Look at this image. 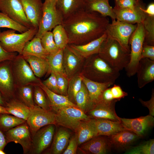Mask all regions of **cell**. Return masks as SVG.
Here are the masks:
<instances>
[{
  "label": "cell",
  "instance_id": "obj_1",
  "mask_svg": "<svg viewBox=\"0 0 154 154\" xmlns=\"http://www.w3.org/2000/svg\"><path fill=\"white\" fill-rule=\"evenodd\" d=\"M109 23L107 17L83 9L64 20L62 25L68 35V44L82 45L102 36Z\"/></svg>",
  "mask_w": 154,
  "mask_h": 154
},
{
  "label": "cell",
  "instance_id": "obj_2",
  "mask_svg": "<svg viewBox=\"0 0 154 154\" xmlns=\"http://www.w3.org/2000/svg\"><path fill=\"white\" fill-rule=\"evenodd\" d=\"M80 72L92 80L113 84L120 75L119 71L112 68L98 53L85 60Z\"/></svg>",
  "mask_w": 154,
  "mask_h": 154
},
{
  "label": "cell",
  "instance_id": "obj_3",
  "mask_svg": "<svg viewBox=\"0 0 154 154\" xmlns=\"http://www.w3.org/2000/svg\"><path fill=\"white\" fill-rule=\"evenodd\" d=\"M98 54L119 71L125 68L130 60V52L125 50L116 41L107 36L102 43Z\"/></svg>",
  "mask_w": 154,
  "mask_h": 154
},
{
  "label": "cell",
  "instance_id": "obj_4",
  "mask_svg": "<svg viewBox=\"0 0 154 154\" xmlns=\"http://www.w3.org/2000/svg\"><path fill=\"white\" fill-rule=\"evenodd\" d=\"M38 30L32 27L20 33H17L15 31L12 29L2 32L0 30V43L6 51L21 54L26 44L35 36Z\"/></svg>",
  "mask_w": 154,
  "mask_h": 154
},
{
  "label": "cell",
  "instance_id": "obj_5",
  "mask_svg": "<svg viewBox=\"0 0 154 154\" xmlns=\"http://www.w3.org/2000/svg\"><path fill=\"white\" fill-rule=\"evenodd\" d=\"M145 31L142 23L137 24V27L131 35L129 40L130 60L124 68L127 76L130 77L136 74L145 39Z\"/></svg>",
  "mask_w": 154,
  "mask_h": 154
},
{
  "label": "cell",
  "instance_id": "obj_6",
  "mask_svg": "<svg viewBox=\"0 0 154 154\" xmlns=\"http://www.w3.org/2000/svg\"><path fill=\"white\" fill-rule=\"evenodd\" d=\"M56 124L75 131L82 121L90 118L83 110L75 106H64L53 110Z\"/></svg>",
  "mask_w": 154,
  "mask_h": 154
},
{
  "label": "cell",
  "instance_id": "obj_7",
  "mask_svg": "<svg viewBox=\"0 0 154 154\" xmlns=\"http://www.w3.org/2000/svg\"><path fill=\"white\" fill-rule=\"evenodd\" d=\"M12 72L15 85L18 87L38 85L41 81L34 74L23 56L19 54L11 61Z\"/></svg>",
  "mask_w": 154,
  "mask_h": 154
},
{
  "label": "cell",
  "instance_id": "obj_8",
  "mask_svg": "<svg viewBox=\"0 0 154 154\" xmlns=\"http://www.w3.org/2000/svg\"><path fill=\"white\" fill-rule=\"evenodd\" d=\"M56 0H45L43 3L42 16L35 36L41 39L46 32L51 31L56 26L62 24L63 19L58 10Z\"/></svg>",
  "mask_w": 154,
  "mask_h": 154
},
{
  "label": "cell",
  "instance_id": "obj_9",
  "mask_svg": "<svg viewBox=\"0 0 154 154\" xmlns=\"http://www.w3.org/2000/svg\"><path fill=\"white\" fill-rule=\"evenodd\" d=\"M137 26V24L112 20L107 26L105 33L108 37L116 41L125 50L130 52L129 39Z\"/></svg>",
  "mask_w": 154,
  "mask_h": 154
},
{
  "label": "cell",
  "instance_id": "obj_10",
  "mask_svg": "<svg viewBox=\"0 0 154 154\" xmlns=\"http://www.w3.org/2000/svg\"><path fill=\"white\" fill-rule=\"evenodd\" d=\"M30 108L26 121L33 136L42 127L50 124H56L54 113L44 110L37 105Z\"/></svg>",
  "mask_w": 154,
  "mask_h": 154
},
{
  "label": "cell",
  "instance_id": "obj_11",
  "mask_svg": "<svg viewBox=\"0 0 154 154\" xmlns=\"http://www.w3.org/2000/svg\"><path fill=\"white\" fill-rule=\"evenodd\" d=\"M0 12L29 29L33 27L27 18L21 0H0Z\"/></svg>",
  "mask_w": 154,
  "mask_h": 154
},
{
  "label": "cell",
  "instance_id": "obj_12",
  "mask_svg": "<svg viewBox=\"0 0 154 154\" xmlns=\"http://www.w3.org/2000/svg\"><path fill=\"white\" fill-rule=\"evenodd\" d=\"M29 129V126L23 123L7 131L5 135L7 143L11 142L19 143L22 147L24 153H28L33 145Z\"/></svg>",
  "mask_w": 154,
  "mask_h": 154
},
{
  "label": "cell",
  "instance_id": "obj_13",
  "mask_svg": "<svg viewBox=\"0 0 154 154\" xmlns=\"http://www.w3.org/2000/svg\"><path fill=\"white\" fill-rule=\"evenodd\" d=\"M120 120L126 130L134 133L139 137L144 136L153 127L154 123L153 116L149 115L133 119L120 118Z\"/></svg>",
  "mask_w": 154,
  "mask_h": 154
},
{
  "label": "cell",
  "instance_id": "obj_14",
  "mask_svg": "<svg viewBox=\"0 0 154 154\" xmlns=\"http://www.w3.org/2000/svg\"><path fill=\"white\" fill-rule=\"evenodd\" d=\"M11 61L0 62V92L5 101L12 96L15 87Z\"/></svg>",
  "mask_w": 154,
  "mask_h": 154
},
{
  "label": "cell",
  "instance_id": "obj_15",
  "mask_svg": "<svg viewBox=\"0 0 154 154\" xmlns=\"http://www.w3.org/2000/svg\"><path fill=\"white\" fill-rule=\"evenodd\" d=\"M141 5L133 8H123L116 6L113 8L116 19L132 24L142 23L147 15Z\"/></svg>",
  "mask_w": 154,
  "mask_h": 154
},
{
  "label": "cell",
  "instance_id": "obj_16",
  "mask_svg": "<svg viewBox=\"0 0 154 154\" xmlns=\"http://www.w3.org/2000/svg\"><path fill=\"white\" fill-rule=\"evenodd\" d=\"M54 124H50L39 129L34 135L32 147L35 154L42 153L51 143L54 134Z\"/></svg>",
  "mask_w": 154,
  "mask_h": 154
},
{
  "label": "cell",
  "instance_id": "obj_17",
  "mask_svg": "<svg viewBox=\"0 0 154 154\" xmlns=\"http://www.w3.org/2000/svg\"><path fill=\"white\" fill-rule=\"evenodd\" d=\"M84 60L75 54L67 46L63 49V68L68 79L80 72Z\"/></svg>",
  "mask_w": 154,
  "mask_h": 154
},
{
  "label": "cell",
  "instance_id": "obj_18",
  "mask_svg": "<svg viewBox=\"0 0 154 154\" xmlns=\"http://www.w3.org/2000/svg\"><path fill=\"white\" fill-rule=\"evenodd\" d=\"M117 100L110 102L101 100L96 104L94 108L88 112L90 116L94 119H102L120 121V117L117 115L115 105Z\"/></svg>",
  "mask_w": 154,
  "mask_h": 154
},
{
  "label": "cell",
  "instance_id": "obj_19",
  "mask_svg": "<svg viewBox=\"0 0 154 154\" xmlns=\"http://www.w3.org/2000/svg\"><path fill=\"white\" fill-rule=\"evenodd\" d=\"M107 37L105 33L100 38L86 44H68L67 46L77 56L85 60L93 54L98 53L102 43Z\"/></svg>",
  "mask_w": 154,
  "mask_h": 154
},
{
  "label": "cell",
  "instance_id": "obj_20",
  "mask_svg": "<svg viewBox=\"0 0 154 154\" xmlns=\"http://www.w3.org/2000/svg\"><path fill=\"white\" fill-rule=\"evenodd\" d=\"M27 18L33 27L38 29L41 18L43 3L42 0H21Z\"/></svg>",
  "mask_w": 154,
  "mask_h": 154
},
{
  "label": "cell",
  "instance_id": "obj_21",
  "mask_svg": "<svg viewBox=\"0 0 154 154\" xmlns=\"http://www.w3.org/2000/svg\"><path fill=\"white\" fill-rule=\"evenodd\" d=\"M104 136H98L88 141L80 148L85 154H105L110 150L111 144L108 138Z\"/></svg>",
  "mask_w": 154,
  "mask_h": 154
},
{
  "label": "cell",
  "instance_id": "obj_22",
  "mask_svg": "<svg viewBox=\"0 0 154 154\" xmlns=\"http://www.w3.org/2000/svg\"><path fill=\"white\" fill-rule=\"evenodd\" d=\"M138 87L142 88L154 80V61L141 58L136 71Z\"/></svg>",
  "mask_w": 154,
  "mask_h": 154
},
{
  "label": "cell",
  "instance_id": "obj_23",
  "mask_svg": "<svg viewBox=\"0 0 154 154\" xmlns=\"http://www.w3.org/2000/svg\"><path fill=\"white\" fill-rule=\"evenodd\" d=\"M98 136L110 137L127 130L120 121L93 118Z\"/></svg>",
  "mask_w": 154,
  "mask_h": 154
},
{
  "label": "cell",
  "instance_id": "obj_24",
  "mask_svg": "<svg viewBox=\"0 0 154 154\" xmlns=\"http://www.w3.org/2000/svg\"><path fill=\"white\" fill-rule=\"evenodd\" d=\"M86 2V0H57L56 6L64 21L76 12L85 9Z\"/></svg>",
  "mask_w": 154,
  "mask_h": 154
},
{
  "label": "cell",
  "instance_id": "obj_25",
  "mask_svg": "<svg viewBox=\"0 0 154 154\" xmlns=\"http://www.w3.org/2000/svg\"><path fill=\"white\" fill-rule=\"evenodd\" d=\"M74 132L78 145L98 136L93 118L81 121Z\"/></svg>",
  "mask_w": 154,
  "mask_h": 154
},
{
  "label": "cell",
  "instance_id": "obj_26",
  "mask_svg": "<svg viewBox=\"0 0 154 154\" xmlns=\"http://www.w3.org/2000/svg\"><path fill=\"white\" fill-rule=\"evenodd\" d=\"M82 82L88 90L91 101L95 105L102 100V95L104 91L113 84L110 83L95 82L83 76Z\"/></svg>",
  "mask_w": 154,
  "mask_h": 154
},
{
  "label": "cell",
  "instance_id": "obj_27",
  "mask_svg": "<svg viewBox=\"0 0 154 154\" xmlns=\"http://www.w3.org/2000/svg\"><path fill=\"white\" fill-rule=\"evenodd\" d=\"M49 54L42 46L41 39L35 36L25 44L21 55L33 56L46 59Z\"/></svg>",
  "mask_w": 154,
  "mask_h": 154
},
{
  "label": "cell",
  "instance_id": "obj_28",
  "mask_svg": "<svg viewBox=\"0 0 154 154\" xmlns=\"http://www.w3.org/2000/svg\"><path fill=\"white\" fill-rule=\"evenodd\" d=\"M38 85L47 96L49 100L50 108L53 110L62 107H77L76 104L70 100L67 96L61 95L51 91L45 87L41 81Z\"/></svg>",
  "mask_w": 154,
  "mask_h": 154
},
{
  "label": "cell",
  "instance_id": "obj_29",
  "mask_svg": "<svg viewBox=\"0 0 154 154\" xmlns=\"http://www.w3.org/2000/svg\"><path fill=\"white\" fill-rule=\"evenodd\" d=\"M139 137L134 133L125 130L109 137L108 139L111 146L123 148L134 143Z\"/></svg>",
  "mask_w": 154,
  "mask_h": 154
},
{
  "label": "cell",
  "instance_id": "obj_30",
  "mask_svg": "<svg viewBox=\"0 0 154 154\" xmlns=\"http://www.w3.org/2000/svg\"><path fill=\"white\" fill-rule=\"evenodd\" d=\"M109 0H90L86 1L85 9L91 12H96L106 17L116 19L113 8L110 5Z\"/></svg>",
  "mask_w": 154,
  "mask_h": 154
},
{
  "label": "cell",
  "instance_id": "obj_31",
  "mask_svg": "<svg viewBox=\"0 0 154 154\" xmlns=\"http://www.w3.org/2000/svg\"><path fill=\"white\" fill-rule=\"evenodd\" d=\"M9 114L26 121L29 116L30 108L24 103L16 99L6 102L5 107Z\"/></svg>",
  "mask_w": 154,
  "mask_h": 154
},
{
  "label": "cell",
  "instance_id": "obj_32",
  "mask_svg": "<svg viewBox=\"0 0 154 154\" xmlns=\"http://www.w3.org/2000/svg\"><path fill=\"white\" fill-rule=\"evenodd\" d=\"M23 56L36 77L41 78L49 72V66L47 59L33 56Z\"/></svg>",
  "mask_w": 154,
  "mask_h": 154
},
{
  "label": "cell",
  "instance_id": "obj_33",
  "mask_svg": "<svg viewBox=\"0 0 154 154\" xmlns=\"http://www.w3.org/2000/svg\"><path fill=\"white\" fill-rule=\"evenodd\" d=\"M70 136L69 132L65 129H58L55 135L51 148V153H61L67 147Z\"/></svg>",
  "mask_w": 154,
  "mask_h": 154
},
{
  "label": "cell",
  "instance_id": "obj_34",
  "mask_svg": "<svg viewBox=\"0 0 154 154\" xmlns=\"http://www.w3.org/2000/svg\"><path fill=\"white\" fill-rule=\"evenodd\" d=\"M75 104L78 108L85 112L90 110L95 106L91 101L88 90L83 82L80 90L76 95Z\"/></svg>",
  "mask_w": 154,
  "mask_h": 154
},
{
  "label": "cell",
  "instance_id": "obj_35",
  "mask_svg": "<svg viewBox=\"0 0 154 154\" xmlns=\"http://www.w3.org/2000/svg\"><path fill=\"white\" fill-rule=\"evenodd\" d=\"M82 76L78 73L68 79L67 96L70 100L75 104V97L82 83Z\"/></svg>",
  "mask_w": 154,
  "mask_h": 154
},
{
  "label": "cell",
  "instance_id": "obj_36",
  "mask_svg": "<svg viewBox=\"0 0 154 154\" xmlns=\"http://www.w3.org/2000/svg\"><path fill=\"white\" fill-rule=\"evenodd\" d=\"M63 49H59L56 53L49 54L48 56L46 59L50 72H52L65 74L63 68Z\"/></svg>",
  "mask_w": 154,
  "mask_h": 154
},
{
  "label": "cell",
  "instance_id": "obj_37",
  "mask_svg": "<svg viewBox=\"0 0 154 154\" xmlns=\"http://www.w3.org/2000/svg\"><path fill=\"white\" fill-rule=\"evenodd\" d=\"M25 120L7 114H0V130L7 131L9 129L23 124Z\"/></svg>",
  "mask_w": 154,
  "mask_h": 154
},
{
  "label": "cell",
  "instance_id": "obj_38",
  "mask_svg": "<svg viewBox=\"0 0 154 154\" xmlns=\"http://www.w3.org/2000/svg\"><path fill=\"white\" fill-rule=\"evenodd\" d=\"M52 32L55 43L59 49H64L68 43V38L62 25L56 26Z\"/></svg>",
  "mask_w": 154,
  "mask_h": 154
},
{
  "label": "cell",
  "instance_id": "obj_39",
  "mask_svg": "<svg viewBox=\"0 0 154 154\" xmlns=\"http://www.w3.org/2000/svg\"><path fill=\"white\" fill-rule=\"evenodd\" d=\"M142 23L145 35L144 44L154 45V17L147 15Z\"/></svg>",
  "mask_w": 154,
  "mask_h": 154
},
{
  "label": "cell",
  "instance_id": "obj_40",
  "mask_svg": "<svg viewBox=\"0 0 154 154\" xmlns=\"http://www.w3.org/2000/svg\"><path fill=\"white\" fill-rule=\"evenodd\" d=\"M0 28H6L17 31L20 33L29 30L28 28L17 22L0 12Z\"/></svg>",
  "mask_w": 154,
  "mask_h": 154
},
{
  "label": "cell",
  "instance_id": "obj_41",
  "mask_svg": "<svg viewBox=\"0 0 154 154\" xmlns=\"http://www.w3.org/2000/svg\"><path fill=\"white\" fill-rule=\"evenodd\" d=\"M125 154H154V139H150L127 149Z\"/></svg>",
  "mask_w": 154,
  "mask_h": 154
},
{
  "label": "cell",
  "instance_id": "obj_42",
  "mask_svg": "<svg viewBox=\"0 0 154 154\" xmlns=\"http://www.w3.org/2000/svg\"><path fill=\"white\" fill-rule=\"evenodd\" d=\"M32 85H27L18 87L19 96L23 103L31 108L34 105L33 100V87Z\"/></svg>",
  "mask_w": 154,
  "mask_h": 154
},
{
  "label": "cell",
  "instance_id": "obj_43",
  "mask_svg": "<svg viewBox=\"0 0 154 154\" xmlns=\"http://www.w3.org/2000/svg\"><path fill=\"white\" fill-rule=\"evenodd\" d=\"M41 40L43 47L49 54L56 53L59 49L55 43L51 31L45 33L41 38Z\"/></svg>",
  "mask_w": 154,
  "mask_h": 154
},
{
  "label": "cell",
  "instance_id": "obj_44",
  "mask_svg": "<svg viewBox=\"0 0 154 154\" xmlns=\"http://www.w3.org/2000/svg\"><path fill=\"white\" fill-rule=\"evenodd\" d=\"M33 86L34 87L33 98L35 103L43 109L50 110L49 103L47 101L43 90L38 85Z\"/></svg>",
  "mask_w": 154,
  "mask_h": 154
},
{
  "label": "cell",
  "instance_id": "obj_45",
  "mask_svg": "<svg viewBox=\"0 0 154 154\" xmlns=\"http://www.w3.org/2000/svg\"><path fill=\"white\" fill-rule=\"evenodd\" d=\"M54 73L57 79V86L60 94L67 96L68 78L65 74L57 73Z\"/></svg>",
  "mask_w": 154,
  "mask_h": 154
},
{
  "label": "cell",
  "instance_id": "obj_46",
  "mask_svg": "<svg viewBox=\"0 0 154 154\" xmlns=\"http://www.w3.org/2000/svg\"><path fill=\"white\" fill-rule=\"evenodd\" d=\"M50 73L49 77L42 82L45 86L50 90L60 94L56 75L55 73L52 72H50Z\"/></svg>",
  "mask_w": 154,
  "mask_h": 154
},
{
  "label": "cell",
  "instance_id": "obj_47",
  "mask_svg": "<svg viewBox=\"0 0 154 154\" xmlns=\"http://www.w3.org/2000/svg\"><path fill=\"white\" fill-rule=\"evenodd\" d=\"M143 58L154 61V45L143 44L141 55V59Z\"/></svg>",
  "mask_w": 154,
  "mask_h": 154
},
{
  "label": "cell",
  "instance_id": "obj_48",
  "mask_svg": "<svg viewBox=\"0 0 154 154\" xmlns=\"http://www.w3.org/2000/svg\"><path fill=\"white\" fill-rule=\"evenodd\" d=\"M78 145L76 135L72 137L70 140L63 154H76Z\"/></svg>",
  "mask_w": 154,
  "mask_h": 154
},
{
  "label": "cell",
  "instance_id": "obj_49",
  "mask_svg": "<svg viewBox=\"0 0 154 154\" xmlns=\"http://www.w3.org/2000/svg\"><path fill=\"white\" fill-rule=\"evenodd\" d=\"M141 5L139 0H119L115 5L123 8H133Z\"/></svg>",
  "mask_w": 154,
  "mask_h": 154
},
{
  "label": "cell",
  "instance_id": "obj_50",
  "mask_svg": "<svg viewBox=\"0 0 154 154\" xmlns=\"http://www.w3.org/2000/svg\"><path fill=\"white\" fill-rule=\"evenodd\" d=\"M110 88L114 99L117 101L128 95L127 93L124 91L119 85L115 84Z\"/></svg>",
  "mask_w": 154,
  "mask_h": 154
},
{
  "label": "cell",
  "instance_id": "obj_51",
  "mask_svg": "<svg viewBox=\"0 0 154 154\" xmlns=\"http://www.w3.org/2000/svg\"><path fill=\"white\" fill-rule=\"evenodd\" d=\"M17 56L16 52L5 51L0 43V62L6 60H12Z\"/></svg>",
  "mask_w": 154,
  "mask_h": 154
},
{
  "label": "cell",
  "instance_id": "obj_52",
  "mask_svg": "<svg viewBox=\"0 0 154 154\" xmlns=\"http://www.w3.org/2000/svg\"><path fill=\"white\" fill-rule=\"evenodd\" d=\"M139 101L143 106L148 108L149 112V115L153 116H154V90L152 89L151 98L149 100L144 101L141 99Z\"/></svg>",
  "mask_w": 154,
  "mask_h": 154
},
{
  "label": "cell",
  "instance_id": "obj_53",
  "mask_svg": "<svg viewBox=\"0 0 154 154\" xmlns=\"http://www.w3.org/2000/svg\"><path fill=\"white\" fill-rule=\"evenodd\" d=\"M114 100L110 88L106 89L103 92L102 97V100L106 102H110Z\"/></svg>",
  "mask_w": 154,
  "mask_h": 154
},
{
  "label": "cell",
  "instance_id": "obj_54",
  "mask_svg": "<svg viewBox=\"0 0 154 154\" xmlns=\"http://www.w3.org/2000/svg\"><path fill=\"white\" fill-rule=\"evenodd\" d=\"M142 11L147 15L154 17V3H151L149 5L146 9L143 7L141 8Z\"/></svg>",
  "mask_w": 154,
  "mask_h": 154
},
{
  "label": "cell",
  "instance_id": "obj_55",
  "mask_svg": "<svg viewBox=\"0 0 154 154\" xmlns=\"http://www.w3.org/2000/svg\"><path fill=\"white\" fill-rule=\"evenodd\" d=\"M7 143L5 135L0 130V149L3 151Z\"/></svg>",
  "mask_w": 154,
  "mask_h": 154
},
{
  "label": "cell",
  "instance_id": "obj_56",
  "mask_svg": "<svg viewBox=\"0 0 154 154\" xmlns=\"http://www.w3.org/2000/svg\"><path fill=\"white\" fill-rule=\"evenodd\" d=\"M6 101L0 92V105L5 107Z\"/></svg>",
  "mask_w": 154,
  "mask_h": 154
},
{
  "label": "cell",
  "instance_id": "obj_57",
  "mask_svg": "<svg viewBox=\"0 0 154 154\" xmlns=\"http://www.w3.org/2000/svg\"><path fill=\"white\" fill-rule=\"evenodd\" d=\"M0 114H9L5 107L0 105Z\"/></svg>",
  "mask_w": 154,
  "mask_h": 154
},
{
  "label": "cell",
  "instance_id": "obj_58",
  "mask_svg": "<svg viewBox=\"0 0 154 154\" xmlns=\"http://www.w3.org/2000/svg\"><path fill=\"white\" fill-rule=\"evenodd\" d=\"M5 153L3 151L0 149V154H5Z\"/></svg>",
  "mask_w": 154,
  "mask_h": 154
},
{
  "label": "cell",
  "instance_id": "obj_59",
  "mask_svg": "<svg viewBox=\"0 0 154 154\" xmlns=\"http://www.w3.org/2000/svg\"><path fill=\"white\" fill-rule=\"evenodd\" d=\"M119 0H115V3H116L118 1H119Z\"/></svg>",
  "mask_w": 154,
  "mask_h": 154
},
{
  "label": "cell",
  "instance_id": "obj_60",
  "mask_svg": "<svg viewBox=\"0 0 154 154\" xmlns=\"http://www.w3.org/2000/svg\"><path fill=\"white\" fill-rule=\"evenodd\" d=\"M89 0H86V1H89Z\"/></svg>",
  "mask_w": 154,
  "mask_h": 154
},
{
  "label": "cell",
  "instance_id": "obj_61",
  "mask_svg": "<svg viewBox=\"0 0 154 154\" xmlns=\"http://www.w3.org/2000/svg\"></svg>",
  "mask_w": 154,
  "mask_h": 154
}]
</instances>
